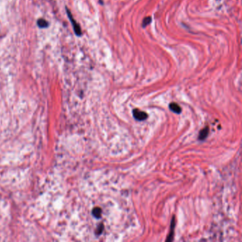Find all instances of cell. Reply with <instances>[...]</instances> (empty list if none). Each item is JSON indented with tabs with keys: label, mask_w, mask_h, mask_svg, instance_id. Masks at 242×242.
<instances>
[{
	"label": "cell",
	"mask_w": 242,
	"mask_h": 242,
	"mask_svg": "<svg viewBox=\"0 0 242 242\" xmlns=\"http://www.w3.org/2000/svg\"><path fill=\"white\" fill-rule=\"evenodd\" d=\"M151 17H145L144 20H143V22H142V26L143 27H147L148 25H149L151 22Z\"/></svg>",
	"instance_id": "52a82bcc"
},
{
	"label": "cell",
	"mask_w": 242,
	"mask_h": 242,
	"mask_svg": "<svg viewBox=\"0 0 242 242\" xmlns=\"http://www.w3.org/2000/svg\"><path fill=\"white\" fill-rule=\"evenodd\" d=\"M93 215L95 216L96 218H100L101 217V210L100 208L99 207H96L92 211Z\"/></svg>",
	"instance_id": "8992f818"
},
{
	"label": "cell",
	"mask_w": 242,
	"mask_h": 242,
	"mask_svg": "<svg viewBox=\"0 0 242 242\" xmlns=\"http://www.w3.org/2000/svg\"><path fill=\"white\" fill-rule=\"evenodd\" d=\"M37 23H38V26L40 28H46L48 27V23L47 22L45 19H38Z\"/></svg>",
	"instance_id": "5b68a950"
},
{
	"label": "cell",
	"mask_w": 242,
	"mask_h": 242,
	"mask_svg": "<svg viewBox=\"0 0 242 242\" xmlns=\"http://www.w3.org/2000/svg\"><path fill=\"white\" fill-rule=\"evenodd\" d=\"M133 114H134V118L139 121L145 120V119H146L147 116H148V114L144 112V111H141L138 109H134V110L133 111Z\"/></svg>",
	"instance_id": "6da1fadb"
},
{
	"label": "cell",
	"mask_w": 242,
	"mask_h": 242,
	"mask_svg": "<svg viewBox=\"0 0 242 242\" xmlns=\"http://www.w3.org/2000/svg\"><path fill=\"white\" fill-rule=\"evenodd\" d=\"M67 14H68V17L70 18V22H71L72 27H73V28H74V31H75V33H76L77 36H81L82 32H81V29H80V26L77 24L76 22H75L73 19H72V17L71 14H70V11H68V10H67Z\"/></svg>",
	"instance_id": "7a4b0ae2"
},
{
	"label": "cell",
	"mask_w": 242,
	"mask_h": 242,
	"mask_svg": "<svg viewBox=\"0 0 242 242\" xmlns=\"http://www.w3.org/2000/svg\"><path fill=\"white\" fill-rule=\"evenodd\" d=\"M208 131H209V129H208V127H206V128H205L204 129H202V131H200V133L199 139H200V140L205 139V138H206V137L207 136Z\"/></svg>",
	"instance_id": "277c9868"
},
{
	"label": "cell",
	"mask_w": 242,
	"mask_h": 242,
	"mask_svg": "<svg viewBox=\"0 0 242 242\" xmlns=\"http://www.w3.org/2000/svg\"><path fill=\"white\" fill-rule=\"evenodd\" d=\"M170 106V109H171V110L174 111L175 113H177V114L180 113L181 108H180V106L177 103H174V102L170 103V106Z\"/></svg>",
	"instance_id": "3957f363"
}]
</instances>
